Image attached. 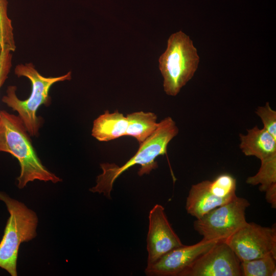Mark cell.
<instances>
[{"label":"cell","instance_id":"cell-1","mask_svg":"<svg viewBox=\"0 0 276 276\" xmlns=\"http://www.w3.org/2000/svg\"><path fill=\"white\" fill-rule=\"evenodd\" d=\"M0 152L9 153L18 160L20 166L17 178L19 189L35 180L54 183L62 181L42 164L19 117L5 110L0 111Z\"/></svg>","mask_w":276,"mask_h":276},{"label":"cell","instance_id":"cell-2","mask_svg":"<svg viewBox=\"0 0 276 276\" xmlns=\"http://www.w3.org/2000/svg\"><path fill=\"white\" fill-rule=\"evenodd\" d=\"M178 128L172 118L168 117L158 123L155 131L140 147L136 153L121 166L113 163H102L101 174L97 176L96 184L89 189L93 193L103 194L110 198L111 192L116 180L131 167L139 165L137 174L140 176L149 174L158 167L155 159L167 153L170 142L177 135Z\"/></svg>","mask_w":276,"mask_h":276},{"label":"cell","instance_id":"cell-3","mask_svg":"<svg viewBox=\"0 0 276 276\" xmlns=\"http://www.w3.org/2000/svg\"><path fill=\"white\" fill-rule=\"evenodd\" d=\"M14 73L18 77H25L29 79L32 84L31 95L27 99L21 100L16 95V86L10 85L2 101L18 113L30 136H37L42 121L37 116V110L41 105H50V88L57 82L71 80L72 73L69 72L58 77H46L41 75L31 63L17 65Z\"/></svg>","mask_w":276,"mask_h":276},{"label":"cell","instance_id":"cell-4","mask_svg":"<svg viewBox=\"0 0 276 276\" xmlns=\"http://www.w3.org/2000/svg\"><path fill=\"white\" fill-rule=\"evenodd\" d=\"M0 200L5 203L10 214L0 242V267L12 276L17 275L16 263L20 244L36 236V214L24 203L0 192Z\"/></svg>","mask_w":276,"mask_h":276},{"label":"cell","instance_id":"cell-5","mask_svg":"<svg viewBox=\"0 0 276 276\" xmlns=\"http://www.w3.org/2000/svg\"><path fill=\"white\" fill-rule=\"evenodd\" d=\"M158 62L164 90L167 95L175 96L193 77L199 57L190 37L179 31L169 37Z\"/></svg>","mask_w":276,"mask_h":276},{"label":"cell","instance_id":"cell-6","mask_svg":"<svg viewBox=\"0 0 276 276\" xmlns=\"http://www.w3.org/2000/svg\"><path fill=\"white\" fill-rule=\"evenodd\" d=\"M248 201L237 195L231 201L211 210L194 222L195 230L206 240L224 242L245 225Z\"/></svg>","mask_w":276,"mask_h":276},{"label":"cell","instance_id":"cell-7","mask_svg":"<svg viewBox=\"0 0 276 276\" xmlns=\"http://www.w3.org/2000/svg\"><path fill=\"white\" fill-rule=\"evenodd\" d=\"M226 243L240 262L259 258L269 254L276 256V229L248 223Z\"/></svg>","mask_w":276,"mask_h":276},{"label":"cell","instance_id":"cell-8","mask_svg":"<svg viewBox=\"0 0 276 276\" xmlns=\"http://www.w3.org/2000/svg\"><path fill=\"white\" fill-rule=\"evenodd\" d=\"M241 262L224 242H218L179 276H242Z\"/></svg>","mask_w":276,"mask_h":276},{"label":"cell","instance_id":"cell-9","mask_svg":"<svg viewBox=\"0 0 276 276\" xmlns=\"http://www.w3.org/2000/svg\"><path fill=\"white\" fill-rule=\"evenodd\" d=\"M147 265H150L171 250L183 245L169 223L164 208L155 204L148 216Z\"/></svg>","mask_w":276,"mask_h":276},{"label":"cell","instance_id":"cell-10","mask_svg":"<svg viewBox=\"0 0 276 276\" xmlns=\"http://www.w3.org/2000/svg\"><path fill=\"white\" fill-rule=\"evenodd\" d=\"M217 242L202 239L195 244L182 245L176 247L161 257L152 264L147 266L145 273L149 276H179Z\"/></svg>","mask_w":276,"mask_h":276},{"label":"cell","instance_id":"cell-11","mask_svg":"<svg viewBox=\"0 0 276 276\" xmlns=\"http://www.w3.org/2000/svg\"><path fill=\"white\" fill-rule=\"evenodd\" d=\"M208 180L193 185L187 197L186 209L191 216L199 219L215 208L233 199L236 195L219 197L209 188Z\"/></svg>","mask_w":276,"mask_h":276},{"label":"cell","instance_id":"cell-12","mask_svg":"<svg viewBox=\"0 0 276 276\" xmlns=\"http://www.w3.org/2000/svg\"><path fill=\"white\" fill-rule=\"evenodd\" d=\"M247 131L246 135L239 134V147L244 155L254 156L260 160L276 155V139L265 128L256 126Z\"/></svg>","mask_w":276,"mask_h":276},{"label":"cell","instance_id":"cell-13","mask_svg":"<svg viewBox=\"0 0 276 276\" xmlns=\"http://www.w3.org/2000/svg\"><path fill=\"white\" fill-rule=\"evenodd\" d=\"M127 126V119L123 113L107 110L94 121L91 135L99 141L108 142L125 135Z\"/></svg>","mask_w":276,"mask_h":276},{"label":"cell","instance_id":"cell-14","mask_svg":"<svg viewBox=\"0 0 276 276\" xmlns=\"http://www.w3.org/2000/svg\"><path fill=\"white\" fill-rule=\"evenodd\" d=\"M128 126L125 135L134 137L140 144L156 129L158 123L153 112L142 111L127 114Z\"/></svg>","mask_w":276,"mask_h":276},{"label":"cell","instance_id":"cell-15","mask_svg":"<svg viewBox=\"0 0 276 276\" xmlns=\"http://www.w3.org/2000/svg\"><path fill=\"white\" fill-rule=\"evenodd\" d=\"M242 276H275L276 256L269 254L262 257L241 262Z\"/></svg>","mask_w":276,"mask_h":276},{"label":"cell","instance_id":"cell-16","mask_svg":"<svg viewBox=\"0 0 276 276\" xmlns=\"http://www.w3.org/2000/svg\"><path fill=\"white\" fill-rule=\"evenodd\" d=\"M246 183L256 186L260 185L259 190L265 192L276 184V155L261 160V166L256 174L248 177Z\"/></svg>","mask_w":276,"mask_h":276},{"label":"cell","instance_id":"cell-17","mask_svg":"<svg viewBox=\"0 0 276 276\" xmlns=\"http://www.w3.org/2000/svg\"><path fill=\"white\" fill-rule=\"evenodd\" d=\"M4 48L16 49L12 21L8 15V1L0 0V51Z\"/></svg>","mask_w":276,"mask_h":276},{"label":"cell","instance_id":"cell-18","mask_svg":"<svg viewBox=\"0 0 276 276\" xmlns=\"http://www.w3.org/2000/svg\"><path fill=\"white\" fill-rule=\"evenodd\" d=\"M236 179L231 174L224 173L209 181L210 192L219 197H226L236 194Z\"/></svg>","mask_w":276,"mask_h":276},{"label":"cell","instance_id":"cell-19","mask_svg":"<svg viewBox=\"0 0 276 276\" xmlns=\"http://www.w3.org/2000/svg\"><path fill=\"white\" fill-rule=\"evenodd\" d=\"M261 119L265 128L276 139V111L272 109L268 102L263 106H259L256 111Z\"/></svg>","mask_w":276,"mask_h":276},{"label":"cell","instance_id":"cell-20","mask_svg":"<svg viewBox=\"0 0 276 276\" xmlns=\"http://www.w3.org/2000/svg\"><path fill=\"white\" fill-rule=\"evenodd\" d=\"M12 52L7 48L0 51V88L8 78L12 67Z\"/></svg>","mask_w":276,"mask_h":276},{"label":"cell","instance_id":"cell-21","mask_svg":"<svg viewBox=\"0 0 276 276\" xmlns=\"http://www.w3.org/2000/svg\"><path fill=\"white\" fill-rule=\"evenodd\" d=\"M265 193V198L266 201L271 205L273 209L276 208V184L271 186L266 190Z\"/></svg>","mask_w":276,"mask_h":276}]
</instances>
